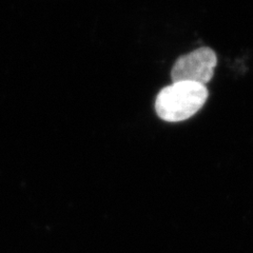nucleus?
Segmentation results:
<instances>
[{
    "instance_id": "2",
    "label": "nucleus",
    "mask_w": 253,
    "mask_h": 253,
    "mask_svg": "<svg viewBox=\"0 0 253 253\" xmlns=\"http://www.w3.org/2000/svg\"><path fill=\"white\" fill-rule=\"evenodd\" d=\"M217 65V56L210 47L203 46L183 55L171 70L172 83L187 82L205 85L208 84Z\"/></svg>"
},
{
    "instance_id": "1",
    "label": "nucleus",
    "mask_w": 253,
    "mask_h": 253,
    "mask_svg": "<svg viewBox=\"0 0 253 253\" xmlns=\"http://www.w3.org/2000/svg\"><path fill=\"white\" fill-rule=\"evenodd\" d=\"M208 96L206 85L187 82L172 83L158 93L155 111L165 122H183L199 112Z\"/></svg>"
}]
</instances>
